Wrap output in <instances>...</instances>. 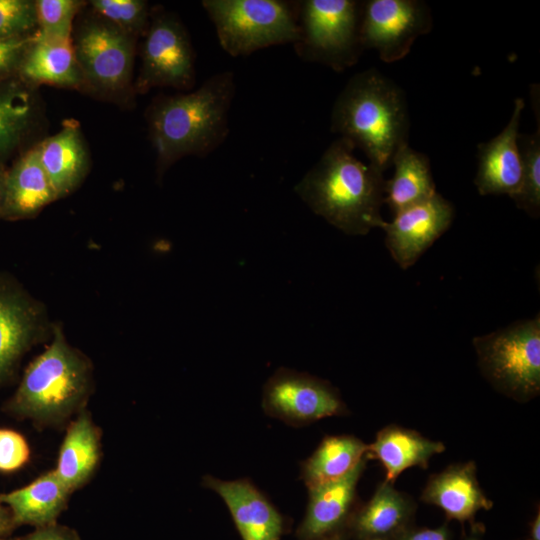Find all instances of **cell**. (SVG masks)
<instances>
[{
	"label": "cell",
	"mask_w": 540,
	"mask_h": 540,
	"mask_svg": "<svg viewBox=\"0 0 540 540\" xmlns=\"http://www.w3.org/2000/svg\"><path fill=\"white\" fill-rule=\"evenodd\" d=\"M354 150L353 143L339 137L294 190L315 214L342 232L358 236L381 228L386 180L381 169L359 160Z\"/></svg>",
	"instance_id": "6da1fadb"
},
{
	"label": "cell",
	"mask_w": 540,
	"mask_h": 540,
	"mask_svg": "<svg viewBox=\"0 0 540 540\" xmlns=\"http://www.w3.org/2000/svg\"><path fill=\"white\" fill-rule=\"evenodd\" d=\"M235 89L234 74L227 70L195 91L152 103L147 117L159 174L184 156H207L225 141Z\"/></svg>",
	"instance_id": "7a4b0ae2"
},
{
	"label": "cell",
	"mask_w": 540,
	"mask_h": 540,
	"mask_svg": "<svg viewBox=\"0 0 540 540\" xmlns=\"http://www.w3.org/2000/svg\"><path fill=\"white\" fill-rule=\"evenodd\" d=\"M93 389L92 361L67 341L63 326L55 322L49 345L26 367L3 409L39 428L59 427L86 409Z\"/></svg>",
	"instance_id": "3957f363"
},
{
	"label": "cell",
	"mask_w": 540,
	"mask_h": 540,
	"mask_svg": "<svg viewBox=\"0 0 540 540\" xmlns=\"http://www.w3.org/2000/svg\"><path fill=\"white\" fill-rule=\"evenodd\" d=\"M331 131L361 149L383 172L408 143L409 115L401 88L376 69L355 74L333 105Z\"/></svg>",
	"instance_id": "277c9868"
},
{
	"label": "cell",
	"mask_w": 540,
	"mask_h": 540,
	"mask_svg": "<svg viewBox=\"0 0 540 540\" xmlns=\"http://www.w3.org/2000/svg\"><path fill=\"white\" fill-rule=\"evenodd\" d=\"M222 49L232 57L250 55L299 39L298 2L204 0Z\"/></svg>",
	"instance_id": "5b68a950"
},
{
	"label": "cell",
	"mask_w": 540,
	"mask_h": 540,
	"mask_svg": "<svg viewBox=\"0 0 540 540\" xmlns=\"http://www.w3.org/2000/svg\"><path fill=\"white\" fill-rule=\"evenodd\" d=\"M478 366L495 390L526 402L540 393V317L473 338Z\"/></svg>",
	"instance_id": "8992f818"
},
{
	"label": "cell",
	"mask_w": 540,
	"mask_h": 540,
	"mask_svg": "<svg viewBox=\"0 0 540 540\" xmlns=\"http://www.w3.org/2000/svg\"><path fill=\"white\" fill-rule=\"evenodd\" d=\"M362 1H298L299 39L293 44L303 61L341 72L364 51L359 35Z\"/></svg>",
	"instance_id": "52a82bcc"
},
{
	"label": "cell",
	"mask_w": 540,
	"mask_h": 540,
	"mask_svg": "<svg viewBox=\"0 0 540 540\" xmlns=\"http://www.w3.org/2000/svg\"><path fill=\"white\" fill-rule=\"evenodd\" d=\"M84 85L106 96L129 88L135 37L99 17L86 19L72 43Z\"/></svg>",
	"instance_id": "ba28073f"
},
{
	"label": "cell",
	"mask_w": 540,
	"mask_h": 540,
	"mask_svg": "<svg viewBox=\"0 0 540 540\" xmlns=\"http://www.w3.org/2000/svg\"><path fill=\"white\" fill-rule=\"evenodd\" d=\"M54 323L43 302L0 271V388L16 377L27 352L51 339Z\"/></svg>",
	"instance_id": "9c48e42d"
},
{
	"label": "cell",
	"mask_w": 540,
	"mask_h": 540,
	"mask_svg": "<svg viewBox=\"0 0 540 540\" xmlns=\"http://www.w3.org/2000/svg\"><path fill=\"white\" fill-rule=\"evenodd\" d=\"M142 65L135 83L139 93L154 87L187 90L195 82V56L189 35L172 13L155 11L141 53Z\"/></svg>",
	"instance_id": "30bf717a"
},
{
	"label": "cell",
	"mask_w": 540,
	"mask_h": 540,
	"mask_svg": "<svg viewBox=\"0 0 540 540\" xmlns=\"http://www.w3.org/2000/svg\"><path fill=\"white\" fill-rule=\"evenodd\" d=\"M433 26L429 6L420 0L362 1L359 35L363 49H374L392 63L404 58L415 40Z\"/></svg>",
	"instance_id": "8fae6325"
},
{
	"label": "cell",
	"mask_w": 540,
	"mask_h": 540,
	"mask_svg": "<svg viewBox=\"0 0 540 540\" xmlns=\"http://www.w3.org/2000/svg\"><path fill=\"white\" fill-rule=\"evenodd\" d=\"M262 407L269 416L293 426L346 412L338 391L329 382L286 368L277 370L266 382Z\"/></svg>",
	"instance_id": "7c38bea8"
},
{
	"label": "cell",
	"mask_w": 540,
	"mask_h": 540,
	"mask_svg": "<svg viewBox=\"0 0 540 540\" xmlns=\"http://www.w3.org/2000/svg\"><path fill=\"white\" fill-rule=\"evenodd\" d=\"M453 205L438 192L431 198L394 214L384 221L385 244L393 260L406 270L450 227Z\"/></svg>",
	"instance_id": "4fadbf2b"
},
{
	"label": "cell",
	"mask_w": 540,
	"mask_h": 540,
	"mask_svg": "<svg viewBox=\"0 0 540 540\" xmlns=\"http://www.w3.org/2000/svg\"><path fill=\"white\" fill-rule=\"evenodd\" d=\"M524 107L523 98H517L506 127L491 140L478 145L474 184L482 196L506 194L512 198L520 189L523 165L518 139Z\"/></svg>",
	"instance_id": "5bb4252c"
},
{
	"label": "cell",
	"mask_w": 540,
	"mask_h": 540,
	"mask_svg": "<svg viewBox=\"0 0 540 540\" xmlns=\"http://www.w3.org/2000/svg\"><path fill=\"white\" fill-rule=\"evenodd\" d=\"M203 484L224 500L242 540H280L285 530L282 515L249 480L206 476Z\"/></svg>",
	"instance_id": "9a60e30c"
},
{
	"label": "cell",
	"mask_w": 540,
	"mask_h": 540,
	"mask_svg": "<svg viewBox=\"0 0 540 540\" xmlns=\"http://www.w3.org/2000/svg\"><path fill=\"white\" fill-rule=\"evenodd\" d=\"M415 511L414 501L385 480L369 501L356 506L345 531L355 540H397L413 527Z\"/></svg>",
	"instance_id": "2e32d148"
},
{
	"label": "cell",
	"mask_w": 540,
	"mask_h": 540,
	"mask_svg": "<svg viewBox=\"0 0 540 540\" xmlns=\"http://www.w3.org/2000/svg\"><path fill=\"white\" fill-rule=\"evenodd\" d=\"M367 460L361 461L345 477L309 489L306 513L296 532L299 540H316L345 530L358 505L357 484Z\"/></svg>",
	"instance_id": "e0dca14e"
},
{
	"label": "cell",
	"mask_w": 540,
	"mask_h": 540,
	"mask_svg": "<svg viewBox=\"0 0 540 540\" xmlns=\"http://www.w3.org/2000/svg\"><path fill=\"white\" fill-rule=\"evenodd\" d=\"M421 500L439 507L449 519L462 524L473 521L478 511L489 510L493 506L480 487L472 461L453 464L430 476Z\"/></svg>",
	"instance_id": "ac0fdd59"
},
{
	"label": "cell",
	"mask_w": 540,
	"mask_h": 540,
	"mask_svg": "<svg viewBox=\"0 0 540 540\" xmlns=\"http://www.w3.org/2000/svg\"><path fill=\"white\" fill-rule=\"evenodd\" d=\"M57 199L40 163L36 146L5 172L0 219L17 221L34 218Z\"/></svg>",
	"instance_id": "d6986e66"
},
{
	"label": "cell",
	"mask_w": 540,
	"mask_h": 540,
	"mask_svg": "<svg viewBox=\"0 0 540 540\" xmlns=\"http://www.w3.org/2000/svg\"><path fill=\"white\" fill-rule=\"evenodd\" d=\"M37 149L58 199L68 196L83 183L90 160L77 123L67 121L56 134L38 144Z\"/></svg>",
	"instance_id": "ffe728a7"
},
{
	"label": "cell",
	"mask_w": 540,
	"mask_h": 540,
	"mask_svg": "<svg viewBox=\"0 0 540 540\" xmlns=\"http://www.w3.org/2000/svg\"><path fill=\"white\" fill-rule=\"evenodd\" d=\"M101 435L87 409L67 426L53 470L71 493L84 487L96 473L102 457Z\"/></svg>",
	"instance_id": "44dd1931"
},
{
	"label": "cell",
	"mask_w": 540,
	"mask_h": 540,
	"mask_svg": "<svg viewBox=\"0 0 540 540\" xmlns=\"http://www.w3.org/2000/svg\"><path fill=\"white\" fill-rule=\"evenodd\" d=\"M71 495L55 471L50 470L26 486L0 494V502L8 508L16 527L39 528L57 523Z\"/></svg>",
	"instance_id": "7402d4cb"
},
{
	"label": "cell",
	"mask_w": 540,
	"mask_h": 540,
	"mask_svg": "<svg viewBox=\"0 0 540 540\" xmlns=\"http://www.w3.org/2000/svg\"><path fill=\"white\" fill-rule=\"evenodd\" d=\"M444 450L445 445L440 441L391 424L381 429L375 441L368 445L367 458L380 461L386 470L385 480L394 483L408 468H427L429 460Z\"/></svg>",
	"instance_id": "603a6c76"
},
{
	"label": "cell",
	"mask_w": 540,
	"mask_h": 540,
	"mask_svg": "<svg viewBox=\"0 0 540 540\" xmlns=\"http://www.w3.org/2000/svg\"><path fill=\"white\" fill-rule=\"evenodd\" d=\"M30 84H48L64 88L84 86L72 42L40 38L37 33L26 51L17 72Z\"/></svg>",
	"instance_id": "cb8c5ba5"
},
{
	"label": "cell",
	"mask_w": 540,
	"mask_h": 540,
	"mask_svg": "<svg viewBox=\"0 0 540 540\" xmlns=\"http://www.w3.org/2000/svg\"><path fill=\"white\" fill-rule=\"evenodd\" d=\"M394 174L386 180L384 204L393 214L431 198L437 193L429 158L408 143L395 152Z\"/></svg>",
	"instance_id": "d4e9b609"
},
{
	"label": "cell",
	"mask_w": 540,
	"mask_h": 540,
	"mask_svg": "<svg viewBox=\"0 0 540 540\" xmlns=\"http://www.w3.org/2000/svg\"><path fill=\"white\" fill-rule=\"evenodd\" d=\"M368 444L352 435L325 437L302 464L301 476L308 490L349 474L367 458Z\"/></svg>",
	"instance_id": "484cf974"
},
{
	"label": "cell",
	"mask_w": 540,
	"mask_h": 540,
	"mask_svg": "<svg viewBox=\"0 0 540 540\" xmlns=\"http://www.w3.org/2000/svg\"><path fill=\"white\" fill-rule=\"evenodd\" d=\"M35 102L28 89L11 81L0 85V157L12 152L35 120Z\"/></svg>",
	"instance_id": "4316f807"
},
{
	"label": "cell",
	"mask_w": 540,
	"mask_h": 540,
	"mask_svg": "<svg viewBox=\"0 0 540 540\" xmlns=\"http://www.w3.org/2000/svg\"><path fill=\"white\" fill-rule=\"evenodd\" d=\"M540 121L537 109V131L531 135L519 134L523 174L519 191L511 198L516 206L529 216L540 214Z\"/></svg>",
	"instance_id": "83f0119b"
},
{
	"label": "cell",
	"mask_w": 540,
	"mask_h": 540,
	"mask_svg": "<svg viewBox=\"0 0 540 540\" xmlns=\"http://www.w3.org/2000/svg\"><path fill=\"white\" fill-rule=\"evenodd\" d=\"M78 0L35 1L37 35L45 40L72 42L73 20L83 6Z\"/></svg>",
	"instance_id": "f1b7e54d"
},
{
	"label": "cell",
	"mask_w": 540,
	"mask_h": 540,
	"mask_svg": "<svg viewBox=\"0 0 540 540\" xmlns=\"http://www.w3.org/2000/svg\"><path fill=\"white\" fill-rule=\"evenodd\" d=\"M94 11L127 34L136 37L147 26L148 4L143 0H92Z\"/></svg>",
	"instance_id": "f546056e"
},
{
	"label": "cell",
	"mask_w": 540,
	"mask_h": 540,
	"mask_svg": "<svg viewBox=\"0 0 540 540\" xmlns=\"http://www.w3.org/2000/svg\"><path fill=\"white\" fill-rule=\"evenodd\" d=\"M36 26L35 1L0 0V40L30 35Z\"/></svg>",
	"instance_id": "4dcf8cb0"
},
{
	"label": "cell",
	"mask_w": 540,
	"mask_h": 540,
	"mask_svg": "<svg viewBox=\"0 0 540 540\" xmlns=\"http://www.w3.org/2000/svg\"><path fill=\"white\" fill-rule=\"evenodd\" d=\"M29 459L30 447L25 437L15 430L0 428V471H16Z\"/></svg>",
	"instance_id": "1f68e13d"
},
{
	"label": "cell",
	"mask_w": 540,
	"mask_h": 540,
	"mask_svg": "<svg viewBox=\"0 0 540 540\" xmlns=\"http://www.w3.org/2000/svg\"><path fill=\"white\" fill-rule=\"evenodd\" d=\"M34 34L0 40V80L18 72Z\"/></svg>",
	"instance_id": "d6a6232c"
},
{
	"label": "cell",
	"mask_w": 540,
	"mask_h": 540,
	"mask_svg": "<svg viewBox=\"0 0 540 540\" xmlns=\"http://www.w3.org/2000/svg\"><path fill=\"white\" fill-rule=\"evenodd\" d=\"M8 540H82L77 530L59 524L35 528L32 532L15 539Z\"/></svg>",
	"instance_id": "836d02e7"
},
{
	"label": "cell",
	"mask_w": 540,
	"mask_h": 540,
	"mask_svg": "<svg viewBox=\"0 0 540 540\" xmlns=\"http://www.w3.org/2000/svg\"><path fill=\"white\" fill-rule=\"evenodd\" d=\"M397 540H450V532L446 525L435 529L411 527Z\"/></svg>",
	"instance_id": "e575fe53"
},
{
	"label": "cell",
	"mask_w": 540,
	"mask_h": 540,
	"mask_svg": "<svg viewBox=\"0 0 540 540\" xmlns=\"http://www.w3.org/2000/svg\"><path fill=\"white\" fill-rule=\"evenodd\" d=\"M15 527L8 508L0 502V539H6Z\"/></svg>",
	"instance_id": "d590c367"
},
{
	"label": "cell",
	"mask_w": 540,
	"mask_h": 540,
	"mask_svg": "<svg viewBox=\"0 0 540 540\" xmlns=\"http://www.w3.org/2000/svg\"><path fill=\"white\" fill-rule=\"evenodd\" d=\"M527 540H540V512L539 509L537 514L533 518V521L530 525L529 535Z\"/></svg>",
	"instance_id": "8d00e7d4"
},
{
	"label": "cell",
	"mask_w": 540,
	"mask_h": 540,
	"mask_svg": "<svg viewBox=\"0 0 540 540\" xmlns=\"http://www.w3.org/2000/svg\"><path fill=\"white\" fill-rule=\"evenodd\" d=\"M348 539L349 538H348V536L346 534V531L343 530V531H338V532L323 536V537L318 538L316 540H348Z\"/></svg>",
	"instance_id": "74e56055"
},
{
	"label": "cell",
	"mask_w": 540,
	"mask_h": 540,
	"mask_svg": "<svg viewBox=\"0 0 540 540\" xmlns=\"http://www.w3.org/2000/svg\"><path fill=\"white\" fill-rule=\"evenodd\" d=\"M5 172L0 169V210L3 200Z\"/></svg>",
	"instance_id": "f35d334b"
},
{
	"label": "cell",
	"mask_w": 540,
	"mask_h": 540,
	"mask_svg": "<svg viewBox=\"0 0 540 540\" xmlns=\"http://www.w3.org/2000/svg\"><path fill=\"white\" fill-rule=\"evenodd\" d=\"M0 540H8V539H0Z\"/></svg>",
	"instance_id": "ab89813d"
}]
</instances>
